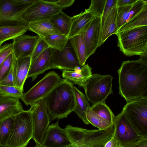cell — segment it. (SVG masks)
<instances>
[{
    "label": "cell",
    "mask_w": 147,
    "mask_h": 147,
    "mask_svg": "<svg viewBox=\"0 0 147 147\" xmlns=\"http://www.w3.org/2000/svg\"><path fill=\"white\" fill-rule=\"evenodd\" d=\"M34 3L20 4L15 0H0V27L28 26L22 16Z\"/></svg>",
    "instance_id": "cell-9"
},
{
    "label": "cell",
    "mask_w": 147,
    "mask_h": 147,
    "mask_svg": "<svg viewBox=\"0 0 147 147\" xmlns=\"http://www.w3.org/2000/svg\"><path fill=\"white\" fill-rule=\"evenodd\" d=\"M119 94L127 102L147 98V56L123 61L117 71Z\"/></svg>",
    "instance_id": "cell-1"
},
{
    "label": "cell",
    "mask_w": 147,
    "mask_h": 147,
    "mask_svg": "<svg viewBox=\"0 0 147 147\" xmlns=\"http://www.w3.org/2000/svg\"><path fill=\"white\" fill-rule=\"evenodd\" d=\"M107 0H92L87 11L94 17H101Z\"/></svg>",
    "instance_id": "cell-33"
},
{
    "label": "cell",
    "mask_w": 147,
    "mask_h": 147,
    "mask_svg": "<svg viewBox=\"0 0 147 147\" xmlns=\"http://www.w3.org/2000/svg\"><path fill=\"white\" fill-rule=\"evenodd\" d=\"M90 108L101 117L113 123L115 116L105 101L92 105Z\"/></svg>",
    "instance_id": "cell-32"
},
{
    "label": "cell",
    "mask_w": 147,
    "mask_h": 147,
    "mask_svg": "<svg viewBox=\"0 0 147 147\" xmlns=\"http://www.w3.org/2000/svg\"><path fill=\"white\" fill-rule=\"evenodd\" d=\"M114 136L122 147H133L145 139L140 136L121 112L115 116L113 122Z\"/></svg>",
    "instance_id": "cell-8"
},
{
    "label": "cell",
    "mask_w": 147,
    "mask_h": 147,
    "mask_svg": "<svg viewBox=\"0 0 147 147\" xmlns=\"http://www.w3.org/2000/svg\"><path fill=\"white\" fill-rule=\"evenodd\" d=\"M71 17L61 11L53 16L49 20L63 34L68 36L71 25Z\"/></svg>",
    "instance_id": "cell-26"
},
{
    "label": "cell",
    "mask_w": 147,
    "mask_h": 147,
    "mask_svg": "<svg viewBox=\"0 0 147 147\" xmlns=\"http://www.w3.org/2000/svg\"><path fill=\"white\" fill-rule=\"evenodd\" d=\"M131 6L117 7L116 24L118 30L125 24L128 13Z\"/></svg>",
    "instance_id": "cell-35"
},
{
    "label": "cell",
    "mask_w": 147,
    "mask_h": 147,
    "mask_svg": "<svg viewBox=\"0 0 147 147\" xmlns=\"http://www.w3.org/2000/svg\"><path fill=\"white\" fill-rule=\"evenodd\" d=\"M12 52V43L6 44L1 47L0 49V68L5 60Z\"/></svg>",
    "instance_id": "cell-41"
},
{
    "label": "cell",
    "mask_w": 147,
    "mask_h": 147,
    "mask_svg": "<svg viewBox=\"0 0 147 147\" xmlns=\"http://www.w3.org/2000/svg\"><path fill=\"white\" fill-rule=\"evenodd\" d=\"M33 147H45L43 146L42 145H39L36 144V145L35 146Z\"/></svg>",
    "instance_id": "cell-46"
},
{
    "label": "cell",
    "mask_w": 147,
    "mask_h": 147,
    "mask_svg": "<svg viewBox=\"0 0 147 147\" xmlns=\"http://www.w3.org/2000/svg\"><path fill=\"white\" fill-rule=\"evenodd\" d=\"M28 30V26L0 27V43L24 34Z\"/></svg>",
    "instance_id": "cell-27"
},
{
    "label": "cell",
    "mask_w": 147,
    "mask_h": 147,
    "mask_svg": "<svg viewBox=\"0 0 147 147\" xmlns=\"http://www.w3.org/2000/svg\"><path fill=\"white\" fill-rule=\"evenodd\" d=\"M103 147H122L114 136Z\"/></svg>",
    "instance_id": "cell-43"
},
{
    "label": "cell",
    "mask_w": 147,
    "mask_h": 147,
    "mask_svg": "<svg viewBox=\"0 0 147 147\" xmlns=\"http://www.w3.org/2000/svg\"><path fill=\"white\" fill-rule=\"evenodd\" d=\"M92 74L91 67L87 64L79 70H63L62 76L65 79L71 81L82 87L86 82Z\"/></svg>",
    "instance_id": "cell-22"
},
{
    "label": "cell",
    "mask_w": 147,
    "mask_h": 147,
    "mask_svg": "<svg viewBox=\"0 0 147 147\" xmlns=\"http://www.w3.org/2000/svg\"><path fill=\"white\" fill-rule=\"evenodd\" d=\"M118 46L127 56H147V26L131 28L115 34Z\"/></svg>",
    "instance_id": "cell-4"
},
{
    "label": "cell",
    "mask_w": 147,
    "mask_h": 147,
    "mask_svg": "<svg viewBox=\"0 0 147 147\" xmlns=\"http://www.w3.org/2000/svg\"><path fill=\"white\" fill-rule=\"evenodd\" d=\"M122 111L139 134L147 138V98L127 101Z\"/></svg>",
    "instance_id": "cell-7"
},
{
    "label": "cell",
    "mask_w": 147,
    "mask_h": 147,
    "mask_svg": "<svg viewBox=\"0 0 147 147\" xmlns=\"http://www.w3.org/2000/svg\"><path fill=\"white\" fill-rule=\"evenodd\" d=\"M94 18L86 9L71 17L70 28L67 37L68 39L82 34Z\"/></svg>",
    "instance_id": "cell-19"
},
{
    "label": "cell",
    "mask_w": 147,
    "mask_h": 147,
    "mask_svg": "<svg viewBox=\"0 0 147 147\" xmlns=\"http://www.w3.org/2000/svg\"><path fill=\"white\" fill-rule=\"evenodd\" d=\"M1 45H2V44L0 43V49L1 48Z\"/></svg>",
    "instance_id": "cell-48"
},
{
    "label": "cell",
    "mask_w": 147,
    "mask_h": 147,
    "mask_svg": "<svg viewBox=\"0 0 147 147\" xmlns=\"http://www.w3.org/2000/svg\"><path fill=\"white\" fill-rule=\"evenodd\" d=\"M15 59V86L23 90V87L31 65V57Z\"/></svg>",
    "instance_id": "cell-21"
},
{
    "label": "cell",
    "mask_w": 147,
    "mask_h": 147,
    "mask_svg": "<svg viewBox=\"0 0 147 147\" xmlns=\"http://www.w3.org/2000/svg\"><path fill=\"white\" fill-rule=\"evenodd\" d=\"M82 67L70 46L67 44L61 51L53 50L50 61V69L78 70Z\"/></svg>",
    "instance_id": "cell-13"
},
{
    "label": "cell",
    "mask_w": 147,
    "mask_h": 147,
    "mask_svg": "<svg viewBox=\"0 0 147 147\" xmlns=\"http://www.w3.org/2000/svg\"><path fill=\"white\" fill-rule=\"evenodd\" d=\"M20 99L0 93V121L23 110Z\"/></svg>",
    "instance_id": "cell-18"
},
{
    "label": "cell",
    "mask_w": 147,
    "mask_h": 147,
    "mask_svg": "<svg viewBox=\"0 0 147 147\" xmlns=\"http://www.w3.org/2000/svg\"><path fill=\"white\" fill-rule=\"evenodd\" d=\"M32 113L33 131L32 138L36 144L42 145L45 133L48 127L50 117L44 99H42L30 106Z\"/></svg>",
    "instance_id": "cell-11"
},
{
    "label": "cell",
    "mask_w": 147,
    "mask_h": 147,
    "mask_svg": "<svg viewBox=\"0 0 147 147\" xmlns=\"http://www.w3.org/2000/svg\"><path fill=\"white\" fill-rule=\"evenodd\" d=\"M44 99L51 120L67 118L76 109L74 86L66 79H62Z\"/></svg>",
    "instance_id": "cell-2"
},
{
    "label": "cell",
    "mask_w": 147,
    "mask_h": 147,
    "mask_svg": "<svg viewBox=\"0 0 147 147\" xmlns=\"http://www.w3.org/2000/svg\"><path fill=\"white\" fill-rule=\"evenodd\" d=\"M147 4V0H137L131 6L127 15L125 23L139 13Z\"/></svg>",
    "instance_id": "cell-36"
},
{
    "label": "cell",
    "mask_w": 147,
    "mask_h": 147,
    "mask_svg": "<svg viewBox=\"0 0 147 147\" xmlns=\"http://www.w3.org/2000/svg\"><path fill=\"white\" fill-rule=\"evenodd\" d=\"M15 59L14 57L10 70L5 78L0 82V84L15 86Z\"/></svg>",
    "instance_id": "cell-39"
},
{
    "label": "cell",
    "mask_w": 147,
    "mask_h": 147,
    "mask_svg": "<svg viewBox=\"0 0 147 147\" xmlns=\"http://www.w3.org/2000/svg\"><path fill=\"white\" fill-rule=\"evenodd\" d=\"M61 79L55 71L49 72L30 90L24 93L21 100L26 105H31L44 99Z\"/></svg>",
    "instance_id": "cell-10"
},
{
    "label": "cell",
    "mask_w": 147,
    "mask_h": 147,
    "mask_svg": "<svg viewBox=\"0 0 147 147\" xmlns=\"http://www.w3.org/2000/svg\"><path fill=\"white\" fill-rule=\"evenodd\" d=\"M62 9L54 3L45 0H36L22 14V17L26 22L49 20Z\"/></svg>",
    "instance_id": "cell-12"
},
{
    "label": "cell",
    "mask_w": 147,
    "mask_h": 147,
    "mask_svg": "<svg viewBox=\"0 0 147 147\" xmlns=\"http://www.w3.org/2000/svg\"><path fill=\"white\" fill-rule=\"evenodd\" d=\"M49 48L43 38L40 37L39 40L31 56V64L45 50Z\"/></svg>",
    "instance_id": "cell-38"
},
{
    "label": "cell",
    "mask_w": 147,
    "mask_h": 147,
    "mask_svg": "<svg viewBox=\"0 0 147 147\" xmlns=\"http://www.w3.org/2000/svg\"><path fill=\"white\" fill-rule=\"evenodd\" d=\"M117 1V0H107L102 14L101 17L100 30L112 9L116 5Z\"/></svg>",
    "instance_id": "cell-40"
},
{
    "label": "cell",
    "mask_w": 147,
    "mask_h": 147,
    "mask_svg": "<svg viewBox=\"0 0 147 147\" xmlns=\"http://www.w3.org/2000/svg\"><path fill=\"white\" fill-rule=\"evenodd\" d=\"M64 129L71 147H103L114 135L113 126L106 129H88L68 125Z\"/></svg>",
    "instance_id": "cell-3"
},
{
    "label": "cell",
    "mask_w": 147,
    "mask_h": 147,
    "mask_svg": "<svg viewBox=\"0 0 147 147\" xmlns=\"http://www.w3.org/2000/svg\"><path fill=\"white\" fill-rule=\"evenodd\" d=\"M113 79L109 74H92L82 87L88 100L92 105L105 101L109 95L113 94Z\"/></svg>",
    "instance_id": "cell-6"
},
{
    "label": "cell",
    "mask_w": 147,
    "mask_h": 147,
    "mask_svg": "<svg viewBox=\"0 0 147 147\" xmlns=\"http://www.w3.org/2000/svg\"><path fill=\"white\" fill-rule=\"evenodd\" d=\"M0 147H6L5 146H2L0 144Z\"/></svg>",
    "instance_id": "cell-47"
},
{
    "label": "cell",
    "mask_w": 147,
    "mask_h": 147,
    "mask_svg": "<svg viewBox=\"0 0 147 147\" xmlns=\"http://www.w3.org/2000/svg\"><path fill=\"white\" fill-rule=\"evenodd\" d=\"M23 92L16 86L0 84V93L6 95L21 99L23 95Z\"/></svg>",
    "instance_id": "cell-34"
},
{
    "label": "cell",
    "mask_w": 147,
    "mask_h": 147,
    "mask_svg": "<svg viewBox=\"0 0 147 147\" xmlns=\"http://www.w3.org/2000/svg\"><path fill=\"white\" fill-rule=\"evenodd\" d=\"M33 131L31 111L23 110L15 116L6 147H26Z\"/></svg>",
    "instance_id": "cell-5"
},
{
    "label": "cell",
    "mask_w": 147,
    "mask_h": 147,
    "mask_svg": "<svg viewBox=\"0 0 147 147\" xmlns=\"http://www.w3.org/2000/svg\"><path fill=\"white\" fill-rule=\"evenodd\" d=\"M69 40L80 65L83 67L85 65L87 58L82 33L74 36Z\"/></svg>",
    "instance_id": "cell-25"
},
{
    "label": "cell",
    "mask_w": 147,
    "mask_h": 147,
    "mask_svg": "<svg viewBox=\"0 0 147 147\" xmlns=\"http://www.w3.org/2000/svg\"><path fill=\"white\" fill-rule=\"evenodd\" d=\"M101 29V17H94L82 33L87 59L98 47Z\"/></svg>",
    "instance_id": "cell-15"
},
{
    "label": "cell",
    "mask_w": 147,
    "mask_h": 147,
    "mask_svg": "<svg viewBox=\"0 0 147 147\" xmlns=\"http://www.w3.org/2000/svg\"><path fill=\"white\" fill-rule=\"evenodd\" d=\"M117 6L112 9L100 30L98 47L101 46L111 35L117 32L116 24Z\"/></svg>",
    "instance_id": "cell-20"
},
{
    "label": "cell",
    "mask_w": 147,
    "mask_h": 147,
    "mask_svg": "<svg viewBox=\"0 0 147 147\" xmlns=\"http://www.w3.org/2000/svg\"><path fill=\"white\" fill-rule=\"evenodd\" d=\"M43 38L49 48L60 51L64 49L69 40L65 35L58 34L50 35Z\"/></svg>",
    "instance_id": "cell-29"
},
{
    "label": "cell",
    "mask_w": 147,
    "mask_h": 147,
    "mask_svg": "<svg viewBox=\"0 0 147 147\" xmlns=\"http://www.w3.org/2000/svg\"><path fill=\"white\" fill-rule=\"evenodd\" d=\"M86 118L90 123L100 129H106L113 126V123L106 120L92 111L90 108L87 112Z\"/></svg>",
    "instance_id": "cell-30"
},
{
    "label": "cell",
    "mask_w": 147,
    "mask_h": 147,
    "mask_svg": "<svg viewBox=\"0 0 147 147\" xmlns=\"http://www.w3.org/2000/svg\"><path fill=\"white\" fill-rule=\"evenodd\" d=\"M28 30L36 33L39 37H44L55 34H62L49 20H41L30 22Z\"/></svg>",
    "instance_id": "cell-23"
},
{
    "label": "cell",
    "mask_w": 147,
    "mask_h": 147,
    "mask_svg": "<svg viewBox=\"0 0 147 147\" xmlns=\"http://www.w3.org/2000/svg\"><path fill=\"white\" fill-rule=\"evenodd\" d=\"M137 0H117V7L131 5Z\"/></svg>",
    "instance_id": "cell-44"
},
{
    "label": "cell",
    "mask_w": 147,
    "mask_h": 147,
    "mask_svg": "<svg viewBox=\"0 0 147 147\" xmlns=\"http://www.w3.org/2000/svg\"><path fill=\"white\" fill-rule=\"evenodd\" d=\"M38 35L32 36L24 34L13 39V52L16 59L31 56L39 40Z\"/></svg>",
    "instance_id": "cell-16"
},
{
    "label": "cell",
    "mask_w": 147,
    "mask_h": 147,
    "mask_svg": "<svg viewBox=\"0 0 147 147\" xmlns=\"http://www.w3.org/2000/svg\"><path fill=\"white\" fill-rule=\"evenodd\" d=\"M53 50L51 48H48L31 64L27 78L31 77L33 81L38 75L50 69L51 59Z\"/></svg>",
    "instance_id": "cell-17"
},
{
    "label": "cell",
    "mask_w": 147,
    "mask_h": 147,
    "mask_svg": "<svg viewBox=\"0 0 147 147\" xmlns=\"http://www.w3.org/2000/svg\"><path fill=\"white\" fill-rule=\"evenodd\" d=\"M46 1L54 3L62 9L72 5L74 0H45Z\"/></svg>",
    "instance_id": "cell-42"
},
{
    "label": "cell",
    "mask_w": 147,
    "mask_h": 147,
    "mask_svg": "<svg viewBox=\"0 0 147 147\" xmlns=\"http://www.w3.org/2000/svg\"><path fill=\"white\" fill-rule=\"evenodd\" d=\"M14 56L13 52L5 60L0 68V82L5 78L10 70Z\"/></svg>",
    "instance_id": "cell-37"
},
{
    "label": "cell",
    "mask_w": 147,
    "mask_h": 147,
    "mask_svg": "<svg viewBox=\"0 0 147 147\" xmlns=\"http://www.w3.org/2000/svg\"><path fill=\"white\" fill-rule=\"evenodd\" d=\"M133 147H147V139H144Z\"/></svg>",
    "instance_id": "cell-45"
},
{
    "label": "cell",
    "mask_w": 147,
    "mask_h": 147,
    "mask_svg": "<svg viewBox=\"0 0 147 147\" xmlns=\"http://www.w3.org/2000/svg\"><path fill=\"white\" fill-rule=\"evenodd\" d=\"M42 145L45 147H71L72 144L66 133L58 125V121L49 125Z\"/></svg>",
    "instance_id": "cell-14"
},
{
    "label": "cell",
    "mask_w": 147,
    "mask_h": 147,
    "mask_svg": "<svg viewBox=\"0 0 147 147\" xmlns=\"http://www.w3.org/2000/svg\"><path fill=\"white\" fill-rule=\"evenodd\" d=\"M146 26H147V4L144 5L139 13L122 26L118 30L117 32Z\"/></svg>",
    "instance_id": "cell-28"
},
{
    "label": "cell",
    "mask_w": 147,
    "mask_h": 147,
    "mask_svg": "<svg viewBox=\"0 0 147 147\" xmlns=\"http://www.w3.org/2000/svg\"><path fill=\"white\" fill-rule=\"evenodd\" d=\"M15 115L0 121V144L2 146L6 145Z\"/></svg>",
    "instance_id": "cell-31"
},
{
    "label": "cell",
    "mask_w": 147,
    "mask_h": 147,
    "mask_svg": "<svg viewBox=\"0 0 147 147\" xmlns=\"http://www.w3.org/2000/svg\"><path fill=\"white\" fill-rule=\"evenodd\" d=\"M76 107L74 111L84 123L90 124L86 118L88 110L90 106L86 96L76 87L74 86Z\"/></svg>",
    "instance_id": "cell-24"
}]
</instances>
